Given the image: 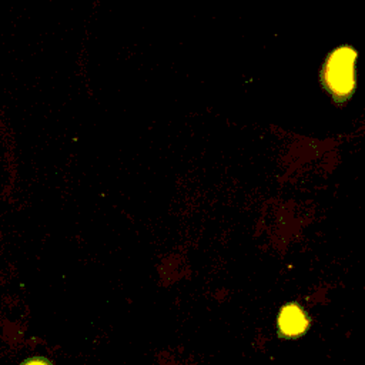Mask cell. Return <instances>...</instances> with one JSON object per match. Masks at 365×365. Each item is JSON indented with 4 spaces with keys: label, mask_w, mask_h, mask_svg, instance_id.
I'll list each match as a JSON object with an SVG mask.
<instances>
[{
    "label": "cell",
    "mask_w": 365,
    "mask_h": 365,
    "mask_svg": "<svg viewBox=\"0 0 365 365\" xmlns=\"http://www.w3.org/2000/svg\"><path fill=\"white\" fill-rule=\"evenodd\" d=\"M279 328L287 335H298L305 331L308 322L304 315V312L297 305H288L281 311V315L278 318Z\"/></svg>",
    "instance_id": "6da1fadb"
},
{
    "label": "cell",
    "mask_w": 365,
    "mask_h": 365,
    "mask_svg": "<svg viewBox=\"0 0 365 365\" xmlns=\"http://www.w3.org/2000/svg\"><path fill=\"white\" fill-rule=\"evenodd\" d=\"M21 365H51V364L46 358L36 356V358H30V359L24 361Z\"/></svg>",
    "instance_id": "7a4b0ae2"
}]
</instances>
